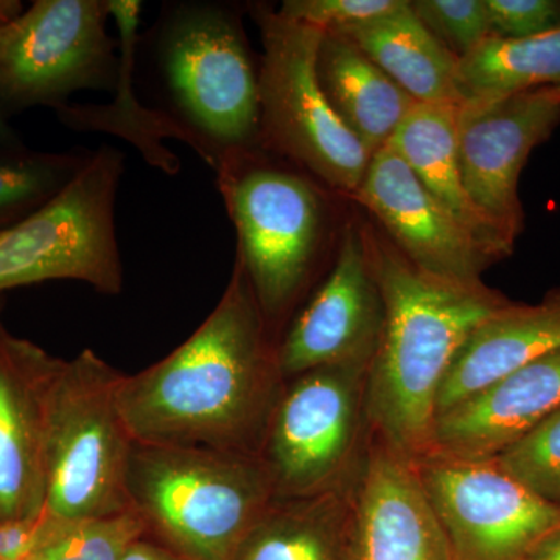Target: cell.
Segmentation results:
<instances>
[{"instance_id": "cell-21", "label": "cell", "mask_w": 560, "mask_h": 560, "mask_svg": "<svg viewBox=\"0 0 560 560\" xmlns=\"http://www.w3.org/2000/svg\"><path fill=\"white\" fill-rule=\"evenodd\" d=\"M109 16L119 31L120 77L116 97L108 105H66L57 110L66 127L73 131L109 132L135 145L143 160L153 167L176 175L180 162L167 147L165 139L179 135L156 110L151 109L136 91L135 60L139 38V0H108Z\"/></svg>"}, {"instance_id": "cell-18", "label": "cell", "mask_w": 560, "mask_h": 560, "mask_svg": "<svg viewBox=\"0 0 560 560\" xmlns=\"http://www.w3.org/2000/svg\"><path fill=\"white\" fill-rule=\"evenodd\" d=\"M556 350H560V287L537 304L511 301L482 320L459 349L438 393L436 418Z\"/></svg>"}, {"instance_id": "cell-24", "label": "cell", "mask_w": 560, "mask_h": 560, "mask_svg": "<svg viewBox=\"0 0 560 560\" xmlns=\"http://www.w3.org/2000/svg\"><path fill=\"white\" fill-rule=\"evenodd\" d=\"M556 86H560V28L533 38L489 36L456 66L459 103L495 102Z\"/></svg>"}, {"instance_id": "cell-3", "label": "cell", "mask_w": 560, "mask_h": 560, "mask_svg": "<svg viewBox=\"0 0 560 560\" xmlns=\"http://www.w3.org/2000/svg\"><path fill=\"white\" fill-rule=\"evenodd\" d=\"M259 73L237 3L165 2L136 44L135 81L150 108L213 171L259 145Z\"/></svg>"}, {"instance_id": "cell-27", "label": "cell", "mask_w": 560, "mask_h": 560, "mask_svg": "<svg viewBox=\"0 0 560 560\" xmlns=\"http://www.w3.org/2000/svg\"><path fill=\"white\" fill-rule=\"evenodd\" d=\"M495 459L541 499L560 506V408Z\"/></svg>"}, {"instance_id": "cell-29", "label": "cell", "mask_w": 560, "mask_h": 560, "mask_svg": "<svg viewBox=\"0 0 560 560\" xmlns=\"http://www.w3.org/2000/svg\"><path fill=\"white\" fill-rule=\"evenodd\" d=\"M401 0H285L278 13L287 20L300 22L318 31L340 32L389 13Z\"/></svg>"}, {"instance_id": "cell-33", "label": "cell", "mask_w": 560, "mask_h": 560, "mask_svg": "<svg viewBox=\"0 0 560 560\" xmlns=\"http://www.w3.org/2000/svg\"><path fill=\"white\" fill-rule=\"evenodd\" d=\"M523 560H560V526L548 533Z\"/></svg>"}, {"instance_id": "cell-34", "label": "cell", "mask_w": 560, "mask_h": 560, "mask_svg": "<svg viewBox=\"0 0 560 560\" xmlns=\"http://www.w3.org/2000/svg\"><path fill=\"white\" fill-rule=\"evenodd\" d=\"M24 11V5L20 0H0V31L11 21L16 20L18 16Z\"/></svg>"}, {"instance_id": "cell-23", "label": "cell", "mask_w": 560, "mask_h": 560, "mask_svg": "<svg viewBox=\"0 0 560 560\" xmlns=\"http://www.w3.org/2000/svg\"><path fill=\"white\" fill-rule=\"evenodd\" d=\"M352 40L418 103L458 102V58L419 21L408 0L382 16L337 32Z\"/></svg>"}, {"instance_id": "cell-25", "label": "cell", "mask_w": 560, "mask_h": 560, "mask_svg": "<svg viewBox=\"0 0 560 560\" xmlns=\"http://www.w3.org/2000/svg\"><path fill=\"white\" fill-rule=\"evenodd\" d=\"M94 151L39 153L0 147V232L27 220L75 178Z\"/></svg>"}, {"instance_id": "cell-2", "label": "cell", "mask_w": 560, "mask_h": 560, "mask_svg": "<svg viewBox=\"0 0 560 560\" xmlns=\"http://www.w3.org/2000/svg\"><path fill=\"white\" fill-rule=\"evenodd\" d=\"M385 320L366 383L375 440L410 460L430 452L442 382L471 331L510 304L485 282L430 275L374 223H360Z\"/></svg>"}, {"instance_id": "cell-15", "label": "cell", "mask_w": 560, "mask_h": 560, "mask_svg": "<svg viewBox=\"0 0 560 560\" xmlns=\"http://www.w3.org/2000/svg\"><path fill=\"white\" fill-rule=\"evenodd\" d=\"M60 363L0 323V521L44 511L47 397Z\"/></svg>"}, {"instance_id": "cell-26", "label": "cell", "mask_w": 560, "mask_h": 560, "mask_svg": "<svg viewBox=\"0 0 560 560\" xmlns=\"http://www.w3.org/2000/svg\"><path fill=\"white\" fill-rule=\"evenodd\" d=\"M143 536L145 525L132 510L83 521H61L50 515L46 541L33 559L121 560L128 548Z\"/></svg>"}, {"instance_id": "cell-19", "label": "cell", "mask_w": 560, "mask_h": 560, "mask_svg": "<svg viewBox=\"0 0 560 560\" xmlns=\"http://www.w3.org/2000/svg\"><path fill=\"white\" fill-rule=\"evenodd\" d=\"M459 103H415L389 139L425 189L495 257H510V241L478 210L464 186L456 139Z\"/></svg>"}, {"instance_id": "cell-4", "label": "cell", "mask_w": 560, "mask_h": 560, "mask_svg": "<svg viewBox=\"0 0 560 560\" xmlns=\"http://www.w3.org/2000/svg\"><path fill=\"white\" fill-rule=\"evenodd\" d=\"M215 173L237 234L235 259L272 335L311 285L329 245L326 187L260 145L228 154Z\"/></svg>"}, {"instance_id": "cell-5", "label": "cell", "mask_w": 560, "mask_h": 560, "mask_svg": "<svg viewBox=\"0 0 560 560\" xmlns=\"http://www.w3.org/2000/svg\"><path fill=\"white\" fill-rule=\"evenodd\" d=\"M127 486L145 536L186 560H234L275 500L261 456L201 447L136 442Z\"/></svg>"}, {"instance_id": "cell-37", "label": "cell", "mask_w": 560, "mask_h": 560, "mask_svg": "<svg viewBox=\"0 0 560 560\" xmlns=\"http://www.w3.org/2000/svg\"><path fill=\"white\" fill-rule=\"evenodd\" d=\"M20 560H35V559H33V558H28V559H20Z\"/></svg>"}, {"instance_id": "cell-6", "label": "cell", "mask_w": 560, "mask_h": 560, "mask_svg": "<svg viewBox=\"0 0 560 560\" xmlns=\"http://www.w3.org/2000/svg\"><path fill=\"white\" fill-rule=\"evenodd\" d=\"M124 374L94 350L61 360L47 397L44 510L61 521L131 510L128 466L135 438L117 389Z\"/></svg>"}, {"instance_id": "cell-20", "label": "cell", "mask_w": 560, "mask_h": 560, "mask_svg": "<svg viewBox=\"0 0 560 560\" xmlns=\"http://www.w3.org/2000/svg\"><path fill=\"white\" fill-rule=\"evenodd\" d=\"M316 75L331 109L371 154L389 142L416 103L341 33L320 38Z\"/></svg>"}, {"instance_id": "cell-1", "label": "cell", "mask_w": 560, "mask_h": 560, "mask_svg": "<svg viewBox=\"0 0 560 560\" xmlns=\"http://www.w3.org/2000/svg\"><path fill=\"white\" fill-rule=\"evenodd\" d=\"M283 386L278 342L235 259L205 323L165 359L124 374L117 400L139 444L260 456Z\"/></svg>"}, {"instance_id": "cell-13", "label": "cell", "mask_w": 560, "mask_h": 560, "mask_svg": "<svg viewBox=\"0 0 560 560\" xmlns=\"http://www.w3.org/2000/svg\"><path fill=\"white\" fill-rule=\"evenodd\" d=\"M385 308L372 275L360 224L345 226L337 259L319 289L278 341L283 381L330 364L372 361Z\"/></svg>"}, {"instance_id": "cell-31", "label": "cell", "mask_w": 560, "mask_h": 560, "mask_svg": "<svg viewBox=\"0 0 560 560\" xmlns=\"http://www.w3.org/2000/svg\"><path fill=\"white\" fill-rule=\"evenodd\" d=\"M49 525L46 510L33 517L0 521V560L33 558L46 541Z\"/></svg>"}, {"instance_id": "cell-17", "label": "cell", "mask_w": 560, "mask_h": 560, "mask_svg": "<svg viewBox=\"0 0 560 560\" xmlns=\"http://www.w3.org/2000/svg\"><path fill=\"white\" fill-rule=\"evenodd\" d=\"M558 408L560 350L530 361L438 416L429 453L459 459L499 458Z\"/></svg>"}, {"instance_id": "cell-7", "label": "cell", "mask_w": 560, "mask_h": 560, "mask_svg": "<svg viewBox=\"0 0 560 560\" xmlns=\"http://www.w3.org/2000/svg\"><path fill=\"white\" fill-rule=\"evenodd\" d=\"M260 31L261 149L293 162L341 194L359 190L372 154L342 124L320 90L316 51L324 32L250 3Z\"/></svg>"}, {"instance_id": "cell-12", "label": "cell", "mask_w": 560, "mask_h": 560, "mask_svg": "<svg viewBox=\"0 0 560 560\" xmlns=\"http://www.w3.org/2000/svg\"><path fill=\"white\" fill-rule=\"evenodd\" d=\"M560 125V102L545 90L495 102L459 103L456 139L464 186L510 241L525 230L518 180L530 153Z\"/></svg>"}, {"instance_id": "cell-16", "label": "cell", "mask_w": 560, "mask_h": 560, "mask_svg": "<svg viewBox=\"0 0 560 560\" xmlns=\"http://www.w3.org/2000/svg\"><path fill=\"white\" fill-rule=\"evenodd\" d=\"M352 560H452L415 463L375 440L352 482Z\"/></svg>"}, {"instance_id": "cell-30", "label": "cell", "mask_w": 560, "mask_h": 560, "mask_svg": "<svg viewBox=\"0 0 560 560\" xmlns=\"http://www.w3.org/2000/svg\"><path fill=\"white\" fill-rule=\"evenodd\" d=\"M492 35L533 38L560 28V2L556 0H486Z\"/></svg>"}, {"instance_id": "cell-10", "label": "cell", "mask_w": 560, "mask_h": 560, "mask_svg": "<svg viewBox=\"0 0 560 560\" xmlns=\"http://www.w3.org/2000/svg\"><path fill=\"white\" fill-rule=\"evenodd\" d=\"M370 366L371 361L330 364L285 382L260 455L275 500L304 499L349 485L366 419Z\"/></svg>"}, {"instance_id": "cell-9", "label": "cell", "mask_w": 560, "mask_h": 560, "mask_svg": "<svg viewBox=\"0 0 560 560\" xmlns=\"http://www.w3.org/2000/svg\"><path fill=\"white\" fill-rule=\"evenodd\" d=\"M108 0H36L0 31V110L69 105L79 91H114L119 39Z\"/></svg>"}, {"instance_id": "cell-28", "label": "cell", "mask_w": 560, "mask_h": 560, "mask_svg": "<svg viewBox=\"0 0 560 560\" xmlns=\"http://www.w3.org/2000/svg\"><path fill=\"white\" fill-rule=\"evenodd\" d=\"M410 5L458 60L492 36L486 0H415Z\"/></svg>"}, {"instance_id": "cell-22", "label": "cell", "mask_w": 560, "mask_h": 560, "mask_svg": "<svg viewBox=\"0 0 560 560\" xmlns=\"http://www.w3.org/2000/svg\"><path fill=\"white\" fill-rule=\"evenodd\" d=\"M352 485L272 500L234 560H352Z\"/></svg>"}, {"instance_id": "cell-32", "label": "cell", "mask_w": 560, "mask_h": 560, "mask_svg": "<svg viewBox=\"0 0 560 560\" xmlns=\"http://www.w3.org/2000/svg\"><path fill=\"white\" fill-rule=\"evenodd\" d=\"M121 560H186L151 537H140L128 548Z\"/></svg>"}, {"instance_id": "cell-8", "label": "cell", "mask_w": 560, "mask_h": 560, "mask_svg": "<svg viewBox=\"0 0 560 560\" xmlns=\"http://www.w3.org/2000/svg\"><path fill=\"white\" fill-rule=\"evenodd\" d=\"M124 172V153L103 145L57 197L0 232V293L49 280H80L98 293L119 294L124 265L116 198Z\"/></svg>"}, {"instance_id": "cell-35", "label": "cell", "mask_w": 560, "mask_h": 560, "mask_svg": "<svg viewBox=\"0 0 560 560\" xmlns=\"http://www.w3.org/2000/svg\"><path fill=\"white\" fill-rule=\"evenodd\" d=\"M18 145H21L20 140H18L16 135H14L13 130L9 127V124L5 121V116H3L2 110H0V147Z\"/></svg>"}, {"instance_id": "cell-14", "label": "cell", "mask_w": 560, "mask_h": 560, "mask_svg": "<svg viewBox=\"0 0 560 560\" xmlns=\"http://www.w3.org/2000/svg\"><path fill=\"white\" fill-rule=\"evenodd\" d=\"M352 197L400 253L430 275L482 282V272L499 261L425 189L390 143L372 154Z\"/></svg>"}, {"instance_id": "cell-36", "label": "cell", "mask_w": 560, "mask_h": 560, "mask_svg": "<svg viewBox=\"0 0 560 560\" xmlns=\"http://www.w3.org/2000/svg\"><path fill=\"white\" fill-rule=\"evenodd\" d=\"M547 91V94H550L552 98L560 102V86L556 88H544Z\"/></svg>"}, {"instance_id": "cell-11", "label": "cell", "mask_w": 560, "mask_h": 560, "mask_svg": "<svg viewBox=\"0 0 560 560\" xmlns=\"http://www.w3.org/2000/svg\"><path fill=\"white\" fill-rule=\"evenodd\" d=\"M412 463L452 560H523L560 526L559 504L541 499L497 459L429 453Z\"/></svg>"}]
</instances>
